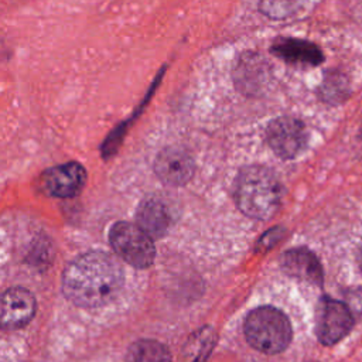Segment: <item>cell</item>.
<instances>
[{"mask_svg":"<svg viewBox=\"0 0 362 362\" xmlns=\"http://www.w3.org/2000/svg\"><path fill=\"white\" fill-rule=\"evenodd\" d=\"M154 173L167 185L181 187L194 174V161L187 150L178 146L163 148L154 158Z\"/></svg>","mask_w":362,"mask_h":362,"instance_id":"cell-7","label":"cell"},{"mask_svg":"<svg viewBox=\"0 0 362 362\" xmlns=\"http://www.w3.org/2000/svg\"><path fill=\"white\" fill-rule=\"evenodd\" d=\"M348 307L351 311L362 318V287L354 288L348 296Z\"/></svg>","mask_w":362,"mask_h":362,"instance_id":"cell-19","label":"cell"},{"mask_svg":"<svg viewBox=\"0 0 362 362\" xmlns=\"http://www.w3.org/2000/svg\"><path fill=\"white\" fill-rule=\"evenodd\" d=\"M216 344V331L206 325L192 332L181 351V362H205Z\"/></svg>","mask_w":362,"mask_h":362,"instance_id":"cell-14","label":"cell"},{"mask_svg":"<svg viewBox=\"0 0 362 362\" xmlns=\"http://www.w3.org/2000/svg\"><path fill=\"white\" fill-rule=\"evenodd\" d=\"M308 0H259L260 10L270 18L281 20L297 14Z\"/></svg>","mask_w":362,"mask_h":362,"instance_id":"cell-16","label":"cell"},{"mask_svg":"<svg viewBox=\"0 0 362 362\" xmlns=\"http://www.w3.org/2000/svg\"><path fill=\"white\" fill-rule=\"evenodd\" d=\"M137 225L151 238H161L167 233L171 222L170 209L164 201L151 197L146 198L136 212Z\"/></svg>","mask_w":362,"mask_h":362,"instance_id":"cell-12","label":"cell"},{"mask_svg":"<svg viewBox=\"0 0 362 362\" xmlns=\"http://www.w3.org/2000/svg\"><path fill=\"white\" fill-rule=\"evenodd\" d=\"M35 297L23 287H11L1 297V325L17 329L27 325L35 314Z\"/></svg>","mask_w":362,"mask_h":362,"instance_id":"cell-9","label":"cell"},{"mask_svg":"<svg viewBox=\"0 0 362 362\" xmlns=\"http://www.w3.org/2000/svg\"><path fill=\"white\" fill-rule=\"evenodd\" d=\"M247 342L264 354L284 351L293 337L291 324L286 314L272 305H262L252 310L243 325Z\"/></svg>","mask_w":362,"mask_h":362,"instance_id":"cell-3","label":"cell"},{"mask_svg":"<svg viewBox=\"0 0 362 362\" xmlns=\"http://www.w3.org/2000/svg\"><path fill=\"white\" fill-rule=\"evenodd\" d=\"M346 81L339 74L328 75L321 85V98L329 103L342 102L346 98Z\"/></svg>","mask_w":362,"mask_h":362,"instance_id":"cell-17","label":"cell"},{"mask_svg":"<svg viewBox=\"0 0 362 362\" xmlns=\"http://www.w3.org/2000/svg\"><path fill=\"white\" fill-rule=\"evenodd\" d=\"M122 266L105 252H86L75 257L62 273L65 297L79 307H99L110 301L123 286Z\"/></svg>","mask_w":362,"mask_h":362,"instance_id":"cell-1","label":"cell"},{"mask_svg":"<svg viewBox=\"0 0 362 362\" xmlns=\"http://www.w3.org/2000/svg\"><path fill=\"white\" fill-rule=\"evenodd\" d=\"M352 325V311L345 303L329 297L321 298L315 313V334L321 344H337L348 335Z\"/></svg>","mask_w":362,"mask_h":362,"instance_id":"cell-5","label":"cell"},{"mask_svg":"<svg viewBox=\"0 0 362 362\" xmlns=\"http://www.w3.org/2000/svg\"><path fill=\"white\" fill-rule=\"evenodd\" d=\"M109 242L117 256L133 267L147 269L154 262L153 239L137 223H115L109 232Z\"/></svg>","mask_w":362,"mask_h":362,"instance_id":"cell-4","label":"cell"},{"mask_svg":"<svg viewBox=\"0 0 362 362\" xmlns=\"http://www.w3.org/2000/svg\"><path fill=\"white\" fill-rule=\"evenodd\" d=\"M86 181V171L79 163H65L48 168L42 174L44 188L58 198H71L81 192Z\"/></svg>","mask_w":362,"mask_h":362,"instance_id":"cell-8","label":"cell"},{"mask_svg":"<svg viewBox=\"0 0 362 362\" xmlns=\"http://www.w3.org/2000/svg\"><path fill=\"white\" fill-rule=\"evenodd\" d=\"M235 201L246 216L270 219L281 204V184L263 165L245 167L235 180Z\"/></svg>","mask_w":362,"mask_h":362,"instance_id":"cell-2","label":"cell"},{"mask_svg":"<svg viewBox=\"0 0 362 362\" xmlns=\"http://www.w3.org/2000/svg\"><path fill=\"white\" fill-rule=\"evenodd\" d=\"M359 267H361V272H362V247H361V252H359Z\"/></svg>","mask_w":362,"mask_h":362,"instance_id":"cell-20","label":"cell"},{"mask_svg":"<svg viewBox=\"0 0 362 362\" xmlns=\"http://www.w3.org/2000/svg\"><path fill=\"white\" fill-rule=\"evenodd\" d=\"M270 51L277 58L290 64L315 66L324 59L321 49L315 44L300 38H277L272 44Z\"/></svg>","mask_w":362,"mask_h":362,"instance_id":"cell-11","label":"cell"},{"mask_svg":"<svg viewBox=\"0 0 362 362\" xmlns=\"http://www.w3.org/2000/svg\"><path fill=\"white\" fill-rule=\"evenodd\" d=\"M281 267L283 270L298 280L321 286L322 283V267L317 256L305 249V247H296L287 250L281 256Z\"/></svg>","mask_w":362,"mask_h":362,"instance_id":"cell-10","label":"cell"},{"mask_svg":"<svg viewBox=\"0 0 362 362\" xmlns=\"http://www.w3.org/2000/svg\"><path fill=\"white\" fill-rule=\"evenodd\" d=\"M236 83L246 93H257L266 85V61L256 54H246L236 68Z\"/></svg>","mask_w":362,"mask_h":362,"instance_id":"cell-13","label":"cell"},{"mask_svg":"<svg viewBox=\"0 0 362 362\" xmlns=\"http://www.w3.org/2000/svg\"><path fill=\"white\" fill-rule=\"evenodd\" d=\"M266 140L276 156L284 160L297 157L307 144V132L301 120L283 116L269 123Z\"/></svg>","mask_w":362,"mask_h":362,"instance_id":"cell-6","label":"cell"},{"mask_svg":"<svg viewBox=\"0 0 362 362\" xmlns=\"http://www.w3.org/2000/svg\"><path fill=\"white\" fill-rule=\"evenodd\" d=\"M124 362H171V355L158 341L139 339L130 345Z\"/></svg>","mask_w":362,"mask_h":362,"instance_id":"cell-15","label":"cell"},{"mask_svg":"<svg viewBox=\"0 0 362 362\" xmlns=\"http://www.w3.org/2000/svg\"><path fill=\"white\" fill-rule=\"evenodd\" d=\"M281 235H283V229H281V228H273V229L267 230V232L259 239L257 246H259L260 249H264V250H266V249L274 246V245L280 240Z\"/></svg>","mask_w":362,"mask_h":362,"instance_id":"cell-18","label":"cell"}]
</instances>
